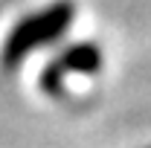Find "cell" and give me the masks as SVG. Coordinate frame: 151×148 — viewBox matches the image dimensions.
Wrapping results in <instances>:
<instances>
[{
    "instance_id": "obj_1",
    "label": "cell",
    "mask_w": 151,
    "mask_h": 148,
    "mask_svg": "<svg viewBox=\"0 0 151 148\" xmlns=\"http://www.w3.org/2000/svg\"><path fill=\"white\" fill-rule=\"evenodd\" d=\"M73 20V3L70 0H58L50 9L35 12L26 20H20L15 26V32L6 41V50H3V64L6 67H15L20 58H26L35 47H44L50 41H55L58 35L67 32Z\"/></svg>"
}]
</instances>
